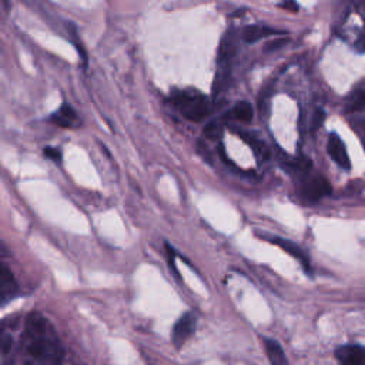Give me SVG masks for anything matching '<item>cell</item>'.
Wrapping results in <instances>:
<instances>
[{"label":"cell","mask_w":365,"mask_h":365,"mask_svg":"<svg viewBox=\"0 0 365 365\" xmlns=\"http://www.w3.org/2000/svg\"><path fill=\"white\" fill-rule=\"evenodd\" d=\"M252 115H254V111H252L251 103L238 101L225 113L224 118L230 121H237V123H250L252 120Z\"/></svg>","instance_id":"cell-9"},{"label":"cell","mask_w":365,"mask_h":365,"mask_svg":"<svg viewBox=\"0 0 365 365\" xmlns=\"http://www.w3.org/2000/svg\"><path fill=\"white\" fill-rule=\"evenodd\" d=\"M279 33H282V31L271 29V27H265V26H247L242 30L241 37L247 43H255L261 38H265V37L274 36V34H279Z\"/></svg>","instance_id":"cell-11"},{"label":"cell","mask_w":365,"mask_h":365,"mask_svg":"<svg viewBox=\"0 0 365 365\" xmlns=\"http://www.w3.org/2000/svg\"><path fill=\"white\" fill-rule=\"evenodd\" d=\"M364 103H365V90H364V84L359 83L356 88H354V91L351 93V97L348 98V110L359 111L364 108Z\"/></svg>","instance_id":"cell-14"},{"label":"cell","mask_w":365,"mask_h":365,"mask_svg":"<svg viewBox=\"0 0 365 365\" xmlns=\"http://www.w3.org/2000/svg\"><path fill=\"white\" fill-rule=\"evenodd\" d=\"M324 117H325V114H324L322 110H317V111H315V114H314V117H312V123H311L312 130H317L318 127H321V124H322V121H324Z\"/></svg>","instance_id":"cell-18"},{"label":"cell","mask_w":365,"mask_h":365,"mask_svg":"<svg viewBox=\"0 0 365 365\" xmlns=\"http://www.w3.org/2000/svg\"><path fill=\"white\" fill-rule=\"evenodd\" d=\"M235 48H237V36L234 30H228L220 44V51H218V58H217V64H218V70H217V76H215V83H214V93H220L222 84L225 83L227 77H228V71H230V66L232 61V57L235 54Z\"/></svg>","instance_id":"cell-3"},{"label":"cell","mask_w":365,"mask_h":365,"mask_svg":"<svg viewBox=\"0 0 365 365\" xmlns=\"http://www.w3.org/2000/svg\"><path fill=\"white\" fill-rule=\"evenodd\" d=\"M13 345V335L9 325L4 322L0 325V355H7Z\"/></svg>","instance_id":"cell-15"},{"label":"cell","mask_w":365,"mask_h":365,"mask_svg":"<svg viewBox=\"0 0 365 365\" xmlns=\"http://www.w3.org/2000/svg\"><path fill=\"white\" fill-rule=\"evenodd\" d=\"M271 241H272L274 244H277L279 248H282L285 252H288L289 255H292L294 258L299 259L301 264H302L305 268L309 267V258L304 254V251H302L297 244L291 242L289 240H284V238H278V237H272Z\"/></svg>","instance_id":"cell-12"},{"label":"cell","mask_w":365,"mask_h":365,"mask_svg":"<svg viewBox=\"0 0 365 365\" xmlns=\"http://www.w3.org/2000/svg\"><path fill=\"white\" fill-rule=\"evenodd\" d=\"M195 325L197 319L195 315H192L191 312H185L177 319L171 334V339L175 348H181L187 342V339L194 334Z\"/></svg>","instance_id":"cell-5"},{"label":"cell","mask_w":365,"mask_h":365,"mask_svg":"<svg viewBox=\"0 0 365 365\" xmlns=\"http://www.w3.org/2000/svg\"><path fill=\"white\" fill-rule=\"evenodd\" d=\"M327 151L331 155V158L344 170H349L351 168V161H349V155L348 151L345 148L344 141L341 140V137L336 133L329 134L328 137V143H327Z\"/></svg>","instance_id":"cell-6"},{"label":"cell","mask_w":365,"mask_h":365,"mask_svg":"<svg viewBox=\"0 0 365 365\" xmlns=\"http://www.w3.org/2000/svg\"><path fill=\"white\" fill-rule=\"evenodd\" d=\"M281 7L288 9V10H291V11H297V10H298V3L294 1V0H282V1H281Z\"/></svg>","instance_id":"cell-19"},{"label":"cell","mask_w":365,"mask_h":365,"mask_svg":"<svg viewBox=\"0 0 365 365\" xmlns=\"http://www.w3.org/2000/svg\"><path fill=\"white\" fill-rule=\"evenodd\" d=\"M50 120L58 127L68 128V127H74V124L77 123V114L70 104H63L57 111L51 114Z\"/></svg>","instance_id":"cell-10"},{"label":"cell","mask_w":365,"mask_h":365,"mask_svg":"<svg viewBox=\"0 0 365 365\" xmlns=\"http://www.w3.org/2000/svg\"><path fill=\"white\" fill-rule=\"evenodd\" d=\"M221 133H222V125L220 123H217V121H212V123H210L208 125L204 127V134L210 140L220 138Z\"/></svg>","instance_id":"cell-16"},{"label":"cell","mask_w":365,"mask_h":365,"mask_svg":"<svg viewBox=\"0 0 365 365\" xmlns=\"http://www.w3.org/2000/svg\"><path fill=\"white\" fill-rule=\"evenodd\" d=\"M44 154H46L50 160H53V161H56V163H60V161H61V151H60L58 148H56V147H46V148H44Z\"/></svg>","instance_id":"cell-17"},{"label":"cell","mask_w":365,"mask_h":365,"mask_svg":"<svg viewBox=\"0 0 365 365\" xmlns=\"http://www.w3.org/2000/svg\"><path fill=\"white\" fill-rule=\"evenodd\" d=\"M264 346H265V352H267V356L271 364H274V365H287L288 364V359H287L281 345L275 339L265 338Z\"/></svg>","instance_id":"cell-13"},{"label":"cell","mask_w":365,"mask_h":365,"mask_svg":"<svg viewBox=\"0 0 365 365\" xmlns=\"http://www.w3.org/2000/svg\"><path fill=\"white\" fill-rule=\"evenodd\" d=\"M285 41H287V40L279 38V40H277V41H274V43H269V44H268V47H267V50H275V48L281 47V44H284Z\"/></svg>","instance_id":"cell-20"},{"label":"cell","mask_w":365,"mask_h":365,"mask_svg":"<svg viewBox=\"0 0 365 365\" xmlns=\"http://www.w3.org/2000/svg\"><path fill=\"white\" fill-rule=\"evenodd\" d=\"M170 104L187 120L202 121L211 111L208 97L197 90H175L170 94Z\"/></svg>","instance_id":"cell-2"},{"label":"cell","mask_w":365,"mask_h":365,"mask_svg":"<svg viewBox=\"0 0 365 365\" xmlns=\"http://www.w3.org/2000/svg\"><path fill=\"white\" fill-rule=\"evenodd\" d=\"M335 358L344 365H364L365 362V349L361 345H342L336 348Z\"/></svg>","instance_id":"cell-7"},{"label":"cell","mask_w":365,"mask_h":365,"mask_svg":"<svg viewBox=\"0 0 365 365\" xmlns=\"http://www.w3.org/2000/svg\"><path fill=\"white\" fill-rule=\"evenodd\" d=\"M17 292V282L7 267L0 264V307L7 304Z\"/></svg>","instance_id":"cell-8"},{"label":"cell","mask_w":365,"mask_h":365,"mask_svg":"<svg viewBox=\"0 0 365 365\" xmlns=\"http://www.w3.org/2000/svg\"><path fill=\"white\" fill-rule=\"evenodd\" d=\"M20 346L30 362L58 364L64 356L54 327L38 312H31L26 318Z\"/></svg>","instance_id":"cell-1"},{"label":"cell","mask_w":365,"mask_h":365,"mask_svg":"<svg viewBox=\"0 0 365 365\" xmlns=\"http://www.w3.org/2000/svg\"><path fill=\"white\" fill-rule=\"evenodd\" d=\"M301 194L308 201H319L332 192V187L328 180L321 174H305L301 181Z\"/></svg>","instance_id":"cell-4"}]
</instances>
